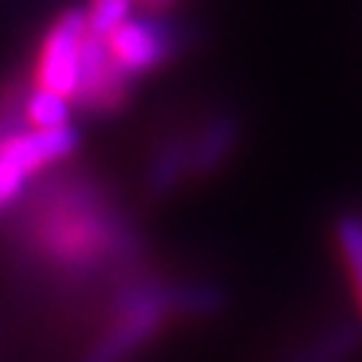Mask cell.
<instances>
[{
	"mask_svg": "<svg viewBox=\"0 0 362 362\" xmlns=\"http://www.w3.org/2000/svg\"><path fill=\"white\" fill-rule=\"evenodd\" d=\"M190 178V136L175 133L154 151L148 173H145V190L154 199H163Z\"/></svg>",
	"mask_w": 362,
	"mask_h": 362,
	"instance_id": "7",
	"label": "cell"
},
{
	"mask_svg": "<svg viewBox=\"0 0 362 362\" xmlns=\"http://www.w3.org/2000/svg\"><path fill=\"white\" fill-rule=\"evenodd\" d=\"M130 13H133V0H90V6L85 9L88 37L109 40L118 28L130 21Z\"/></svg>",
	"mask_w": 362,
	"mask_h": 362,
	"instance_id": "12",
	"label": "cell"
},
{
	"mask_svg": "<svg viewBox=\"0 0 362 362\" xmlns=\"http://www.w3.org/2000/svg\"><path fill=\"white\" fill-rule=\"evenodd\" d=\"M76 148L78 133L73 127L0 133V209H6L25 190L33 173L66 160Z\"/></svg>",
	"mask_w": 362,
	"mask_h": 362,
	"instance_id": "2",
	"label": "cell"
},
{
	"mask_svg": "<svg viewBox=\"0 0 362 362\" xmlns=\"http://www.w3.org/2000/svg\"><path fill=\"white\" fill-rule=\"evenodd\" d=\"M226 305L223 287L211 284V281H181V284H169V308L173 314L185 317H214L221 314Z\"/></svg>",
	"mask_w": 362,
	"mask_h": 362,
	"instance_id": "9",
	"label": "cell"
},
{
	"mask_svg": "<svg viewBox=\"0 0 362 362\" xmlns=\"http://www.w3.org/2000/svg\"><path fill=\"white\" fill-rule=\"evenodd\" d=\"M88 40V25L82 9H66L45 33L40 64H37V88L66 97L73 103L76 82H78V61Z\"/></svg>",
	"mask_w": 362,
	"mask_h": 362,
	"instance_id": "3",
	"label": "cell"
},
{
	"mask_svg": "<svg viewBox=\"0 0 362 362\" xmlns=\"http://www.w3.org/2000/svg\"><path fill=\"white\" fill-rule=\"evenodd\" d=\"M148 4H169V0H148Z\"/></svg>",
	"mask_w": 362,
	"mask_h": 362,
	"instance_id": "13",
	"label": "cell"
},
{
	"mask_svg": "<svg viewBox=\"0 0 362 362\" xmlns=\"http://www.w3.org/2000/svg\"><path fill=\"white\" fill-rule=\"evenodd\" d=\"M362 350V323L338 320L281 362H350Z\"/></svg>",
	"mask_w": 362,
	"mask_h": 362,
	"instance_id": "8",
	"label": "cell"
},
{
	"mask_svg": "<svg viewBox=\"0 0 362 362\" xmlns=\"http://www.w3.org/2000/svg\"><path fill=\"white\" fill-rule=\"evenodd\" d=\"M25 115L28 124L33 130H64V127H73V103L66 97H58L52 90H42L37 88L25 106Z\"/></svg>",
	"mask_w": 362,
	"mask_h": 362,
	"instance_id": "11",
	"label": "cell"
},
{
	"mask_svg": "<svg viewBox=\"0 0 362 362\" xmlns=\"http://www.w3.org/2000/svg\"><path fill=\"white\" fill-rule=\"evenodd\" d=\"M242 145V121L233 112L209 118L197 133H190V178H211L230 163Z\"/></svg>",
	"mask_w": 362,
	"mask_h": 362,
	"instance_id": "6",
	"label": "cell"
},
{
	"mask_svg": "<svg viewBox=\"0 0 362 362\" xmlns=\"http://www.w3.org/2000/svg\"><path fill=\"white\" fill-rule=\"evenodd\" d=\"M130 94V78L109 58L103 40L88 37L78 61V82L73 100L90 112H115Z\"/></svg>",
	"mask_w": 362,
	"mask_h": 362,
	"instance_id": "5",
	"label": "cell"
},
{
	"mask_svg": "<svg viewBox=\"0 0 362 362\" xmlns=\"http://www.w3.org/2000/svg\"><path fill=\"white\" fill-rule=\"evenodd\" d=\"M103 42L109 49V58L127 78L163 66L178 45L173 28L160 18H130Z\"/></svg>",
	"mask_w": 362,
	"mask_h": 362,
	"instance_id": "4",
	"label": "cell"
},
{
	"mask_svg": "<svg viewBox=\"0 0 362 362\" xmlns=\"http://www.w3.org/2000/svg\"><path fill=\"white\" fill-rule=\"evenodd\" d=\"M173 317L166 281H136L115 299V320L85 354L82 362H127L151 341Z\"/></svg>",
	"mask_w": 362,
	"mask_h": 362,
	"instance_id": "1",
	"label": "cell"
},
{
	"mask_svg": "<svg viewBox=\"0 0 362 362\" xmlns=\"http://www.w3.org/2000/svg\"><path fill=\"white\" fill-rule=\"evenodd\" d=\"M335 245L347 266L350 284H354V293L362 308V218L359 214H341L335 221Z\"/></svg>",
	"mask_w": 362,
	"mask_h": 362,
	"instance_id": "10",
	"label": "cell"
}]
</instances>
